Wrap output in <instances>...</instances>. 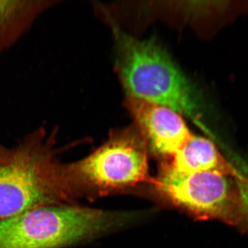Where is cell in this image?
<instances>
[{
    "instance_id": "5",
    "label": "cell",
    "mask_w": 248,
    "mask_h": 248,
    "mask_svg": "<svg viewBox=\"0 0 248 248\" xmlns=\"http://www.w3.org/2000/svg\"><path fill=\"white\" fill-rule=\"evenodd\" d=\"M150 186L165 203L197 219L217 220L248 232V214L234 177L215 172L182 174L159 167Z\"/></svg>"
},
{
    "instance_id": "9",
    "label": "cell",
    "mask_w": 248,
    "mask_h": 248,
    "mask_svg": "<svg viewBox=\"0 0 248 248\" xmlns=\"http://www.w3.org/2000/svg\"><path fill=\"white\" fill-rule=\"evenodd\" d=\"M236 169L238 174L235 179L239 187L243 203L248 214V168L243 166L242 168L237 167Z\"/></svg>"
},
{
    "instance_id": "2",
    "label": "cell",
    "mask_w": 248,
    "mask_h": 248,
    "mask_svg": "<svg viewBox=\"0 0 248 248\" xmlns=\"http://www.w3.org/2000/svg\"><path fill=\"white\" fill-rule=\"evenodd\" d=\"M55 129L34 130L0 163V219L72 203L59 159Z\"/></svg>"
},
{
    "instance_id": "1",
    "label": "cell",
    "mask_w": 248,
    "mask_h": 248,
    "mask_svg": "<svg viewBox=\"0 0 248 248\" xmlns=\"http://www.w3.org/2000/svg\"><path fill=\"white\" fill-rule=\"evenodd\" d=\"M117 68L127 95L169 108L204 125L198 91L154 39L141 40L113 27Z\"/></svg>"
},
{
    "instance_id": "6",
    "label": "cell",
    "mask_w": 248,
    "mask_h": 248,
    "mask_svg": "<svg viewBox=\"0 0 248 248\" xmlns=\"http://www.w3.org/2000/svg\"><path fill=\"white\" fill-rule=\"evenodd\" d=\"M127 110L160 163L167 161L193 136L182 115L169 108L127 95Z\"/></svg>"
},
{
    "instance_id": "8",
    "label": "cell",
    "mask_w": 248,
    "mask_h": 248,
    "mask_svg": "<svg viewBox=\"0 0 248 248\" xmlns=\"http://www.w3.org/2000/svg\"><path fill=\"white\" fill-rule=\"evenodd\" d=\"M57 0H0V54L9 48Z\"/></svg>"
},
{
    "instance_id": "3",
    "label": "cell",
    "mask_w": 248,
    "mask_h": 248,
    "mask_svg": "<svg viewBox=\"0 0 248 248\" xmlns=\"http://www.w3.org/2000/svg\"><path fill=\"white\" fill-rule=\"evenodd\" d=\"M148 146L136 126L116 130L104 144L83 159L63 164V178L72 203L94 200L146 185L149 174Z\"/></svg>"
},
{
    "instance_id": "7",
    "label": "cell",
    "mask_w": 248,
    "mask_h": 248,
    "mask_svg": "<svg viewBox=\"0 0 248 248\" xmlns=\"http://www.w3.org/2000/svg\"><path fill=\"white\" fill-rule=\"evenodd\" d=\"M160 167L182 174L215 172L236 179L237 169L217 148L211 140L193 135L192 138Z\"/></svg>"
},
{
    "instance_id": "10",
    "label": "cell",
    "mask_w": 248,
    "mask_h": 248,
    "mask_svg": "<svg viewBox=\"0 0 248 248\" xmlns=\"http://www.w3.org/2000/svg\"><path fill=\"white\" fill-rule=\"evenodd\" d=\"M11 149L10 148H5L4 146L0 144V163L3 162L5 160L9 157Z\"/></svg>"
},
{
    "instance_id": "4",
    "label": "cell",
    "mask_w": 248,
    "mask_h": 248,
    "mask_svg": "<svg viewBox=\"0 0 248 248\" xmlns=\"http://www.w3.org/2000/svg\"><path fill=\"white\" fill-rule=\"evenodd\" d=\"M126 215L62 204L0 219V248H64L122 224Z\"/></svg>"
}]
</instances>
